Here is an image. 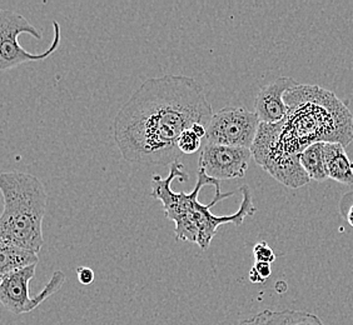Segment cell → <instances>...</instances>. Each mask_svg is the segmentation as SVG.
Wrapping results in <instances>:
<instances>
[{
    "instance_id": "cell-1",
    "label": "cell",
    "mask_w": 353,
    "mask_h": 325,
    "mask_svg": "<svg viewBox=\"0 0 353 325\" xmlns=\"http://www.w3.org/2000/svg\"><path fill=\"white\" fill-rule=\"evenodd\" d=\"M212 116L211 102L196 79L165 74L143 81L110 129L125 162L170 167L182 156L176 143L184 130L194 124L208 127Z\"/></svg>"
},
{
    "instance_id": "cell-2",
    "label": "cell",
    "mask_w": 353,
    "mask_h": 325,
    "mask_svg": "<svg viewBox=\"0 0 353 325\" xmlns=\"http://www.w3.org/2000/svg\"><path fill=\"white\" fill-rule=\"evenodd\" d=\"M288 113L277 124H259L252 145L253 159L279 183L301 188L310 183L299 156L316 143L353 140V116L334 93L299 84L285 94Z\"/></svg>"
},
{
    "instance_id": "cell-3",
    "label": "cell",
    "mask_w": 353,
    "mask_h": 325,
    "mask_svg": "<svg viewBox=\"0 0 353 325\" xmlns=\"http://www.w3.org/2000/svg\"><path fill=\"white\" fill-rule=\"evenodd\" d=\"M174 179L182 183L190 179L181 162L170 165L167 178L153 176L150 196L162 202L165 217L176 224V242L197 244L205 251L216 237L218 227L230 223L241 227L245 218L253 217L257 210L253 204L251 188L245 184L238 189L242 194L239 209L232 216L218 217L212 214L211 208L224 199L233 197V191L221 193V182L212 179L202 169H198L197 183L190 194L173 191L172 183Z\"/></svg>"
},
{
    "instance_id": "cell-4",
    "label": "cell",
    "mask_w": 353,
    "mask_h": 325,
    "mask_svg": "<svg viewBox=\"0 0 353 325\" xmlns=\"http://www.w3.org/2000/svg\"><path fill=\"white\" fill-rule=\"evenodd\" d=\"M4 210L0 217V239L39 253L44 245L43 220L48 193L39 178L8 171L0 174Z\"/></svg>"
},
{
    "instance_id": "cell-5",
    "label": "cell",
    "mask_w": 353,
    "mask_h": 325,
    "mask_svg": "<svg viewBox=\"0 0 353 325\" xmlns=\"http://www.w3.org/2000/svg\"><path fill=\"white\" fill-rule=\"evenodd\" d=\"M53 30L54 38L50 47L41 54H32L21 47V44L18 43V36L23 33H27L37 41H41L43 34L41 30H38L21 14L13 10L0 9V70L6 72L8 69L19 67L29 61H46L48 56L55 53L61 44V25L58 21H53Z\"/></svg>"
},
{
    "instance_id": "cell-6",
    "label": "cell",
    "mask_w": 353,
    "mask_h": 325,
    "mask_svg": "<svg viewBox=\"0 0 353 325\" xmlns=\"http://www.w3.org/2000/svg\"><path fill=\"white\" fill-rule=\"evenodd\" d=\"M37 265H30L24 269L12 271L1 275L0 279V302L4 308L15 315L30 313L44 303L50 295L59 291L65 283V274L54 271L44 289L34 298L29 297V283L34 278Z\"/></svg>"
},
{
    "instance_id": "cell-7",
    "label": "cell",
    "mask_w": 353,
    "mask_h": 325,
    "mask_svg": "<svg viewBox=\"0 0 353 325\" xmlns=\"http://www.w3.org/2000/svg\"><path fill=\"white\" fill-rule=\"evenodd\" d=\"M259 124L254 112L243 107H225L212 116L205 140L217 145L251 149Z\"/></svg>"
},
{
    "instance_id": "cell-8",
    "label": "cell",
    "mask_w": 353,
    "mask_h": 325,
    "mask_svg": "<svg viewBox=\"0 0 353 325\" xmlns=\"http://www.w3.org/2000/svg\"><path fill=\"white\" fill-rule=\"evenodd\" d=\"M251 149L205 143L198 159V169L216 180L241 179L251 160Z\"/></svg>"
},
{
    "instance_id": "cell-9",
    "label": "cell",
    "mask_w": 353,
    "mask_h": 325,
    "mask_svg": "<svg viewBox=\"0 0 353 325\" xmlns=\"http://www.w3.org/2000/svg\"><path fill=\"white\" fill-rule=\"evenodd\" d=\"M297 85H299V83L293 78L281 76L262 87L254 104V113L259 116V122L265 124L282 122L288 113L285 94Z\"/></svg>"
},
{
    "instance_id": "cell-10",
    "label": "cell",
    "mask_w": 353,
    "mask_h": 325,
    "mask_svg": "<svg viewBox=\"0 0 353 325\" xmlns=\"http://www.w3.org/2000/svg\"><path fill=\"white\" fill-rule=\"evenodd\" d=\"M239 325H325L313 313L301 311H270L265 309L251 318L242 320Z\"/></svg>"
},
{
    "instance_id": "cell-11",
    "label": "cell",
    "mask_w": 353,
    "mask_h": 325,
    "mask_svg": "<svg viewBox=\"0 0 353 325\" xmlns=\"http://www.w3.org/2000/svg\"><path fill=\"white\" fill-rule=\"evenodd\" d=\"M327 176L339 183L352 185L353 162L348 158L346 147L340 143H326Z\"/></svg>"
},
{
    "instance_id": "cell-12",
    "label": "cell",
    "mask_w": 353,
    "mask_h": 325,
    "mask_svg": "<svg viewBox=\"0 0 353 325\" xmlns=\"http://www.w3.org/2000/svg\"><path fill=\"white\" fill-rule=\"evenodd\" d=\"M39 257L17 244L0 239V275L38 264Z\"/></svg>"
},
{
    "instance_id": "cell-13",
    "label": "cell",
    "mask_w": 353,
    "mask_h": 325,
    "mask_svg": "<svg viewBox=\"0 0 353 325\" xmlns=\"http://www.w3.org/2000/svg\"><path fill=\"white\" fill-rule=\"evenodd\" d=\"M325 147L326 143H316L299 156V162L311 180L325 182L328 179Z\"/></svg>"
},
{
    "instance_id": "cell-14",
    "label": "cell",
    "mask_w": 353,
    "mask_h": 325,
    "mask_svg": "<svg viewBox=\"0 0 353 325\" xmlns=\"http://www.w3.org/2000/svg\"><path fill=\"white\" fill-rule=\"evenodd\" d=\"M201 139L198 138L192 129H187L182 133V136L178 139V148L182 151V154H194L201 148Z\"/></svg>"
},
{
    "instance_id": "cell-15",
    "label": "cell",
    "mask_w": 353,
    "mask_h": 325,
    "mask_svg": "<svg viewBox=\"0 0 353 325\" xmlns=\"http://www.w3.org/2000/svg\"><path fill=\"white\" fill-rule=\"evenodd\" d=\"M253 257L256 259V262H263V263H270V264L276 260L274 251H272L271 247L265 242H261L254 245Z\"/></svg>"
},
{
    "instance_id": "cell-16",
    "label": "cell",
    "mask_w": 353,
    "mask_h": 325,
    "mask_svg": "<svg viewBox=\"0 0 353 325\" xmlns=\"http://www.w3.org/2000/svg\"><path fill=\"white\" fill-rule=\"evenodd\" d=\"M77 275L81 284L89 285L94 282V271L87 266H79L77 269Z\"/></svg>"
},
{
    "instance_id": "cell-17",
    "label": "cell",
    "mask_w": 353,
    "mask_h": 325,
    "mask_svg": "<svg viewBox=\"0 0 353 325\" xmlns=\"http://www.w3.org/2000/svg\"><path fill=\"white\" fill-rule=\"evenodd\" d=\"M254 271L259 273V277L265 280L267 278H270L272 274V268L270 263H263V262H256L253 265Z\"/></svg>"
},
{
    "instance_id": "cell-18",
    "label": "cell",
    "mask_w": 353,
    "mask_h": 325,
    "mask_svg": "<svg viewBox=\"0 0 353 325\" xmlns=\"http://www.w3.org/2000/svg\"><path fill=\"white\" fill-rule=\"evenodd\" d=\"M341 214L346 218L347 222L353 228V202L348 203V202L342 200L341 202Z\"/></svg>"
},
{
    "instance_id": "cell-19",
    "label": "cell",
    "mask_w": 353,
    "mask_h": 325,
    "mask_svg": "<svg viewBox=\"0 0 353 325\" xmlns=\"http://www.w3.org/2000/svg\"><path fill=\"white\" fill-rule=\"evenodd\" d=\"M190 129L194 132V134H196L199 139L205 138V136H207V127L203 125V124H194Z\"/></svg>"
},
{
    "instance_id": "cell-20",
    "label": "cell",
    "mask_w": 353,
    "mask_h": 325,
    "mask_svg": "<svg viewBox=\"0 0 353 325\" xmlns=\"http://www.w3.org/2000/svg\"><path fill=\"white\" fill-rule=\"evenodd\" d=\"M250 280L252 283H263L265 282L263 279L259 277V273L254 271V268H252L251 271H250Z\"/></svg>"
}]
</instances>
